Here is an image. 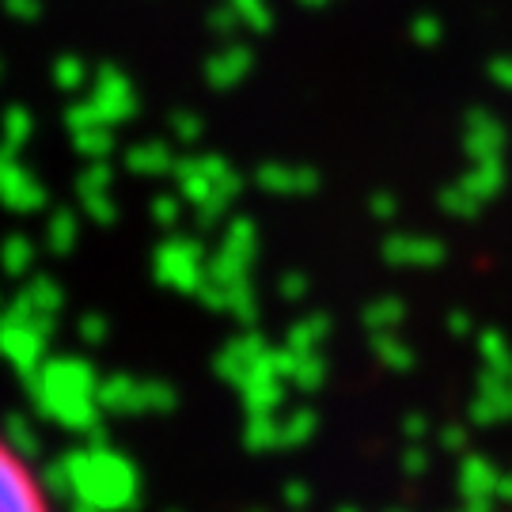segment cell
Segmentation results:
<instances>
[{
	"label": "cell",
	"instance_id": "6da1fadb",
	"mask_svg": "<svg viewBox=\"0 0 512 512\" xmlns=\"http://www.w3.org/2000/svg\"><path fill=\"white\" fill-rule=\"evenodd\" d=\"M0 512H50L46 490L31 471V463L4 440H0Z\"/></svg>",
	"mask_w": 512,
	"mask_h": 512
},
{
	"label": "cell",
	"instance_id": "7a4b0ae2",
	"mask_svg": "<svg viewBox=\"0 0 512 512\" xmlns=\"http://www.w3.org/2000/svg\"><path fill=\"white\" fill-rule=\"evenodd\" d=\"M505 512H512V501H509V509H505Z\"/></svg>",
	"mask_w": 512,
	"mask_h": 512
}]
</instances>
